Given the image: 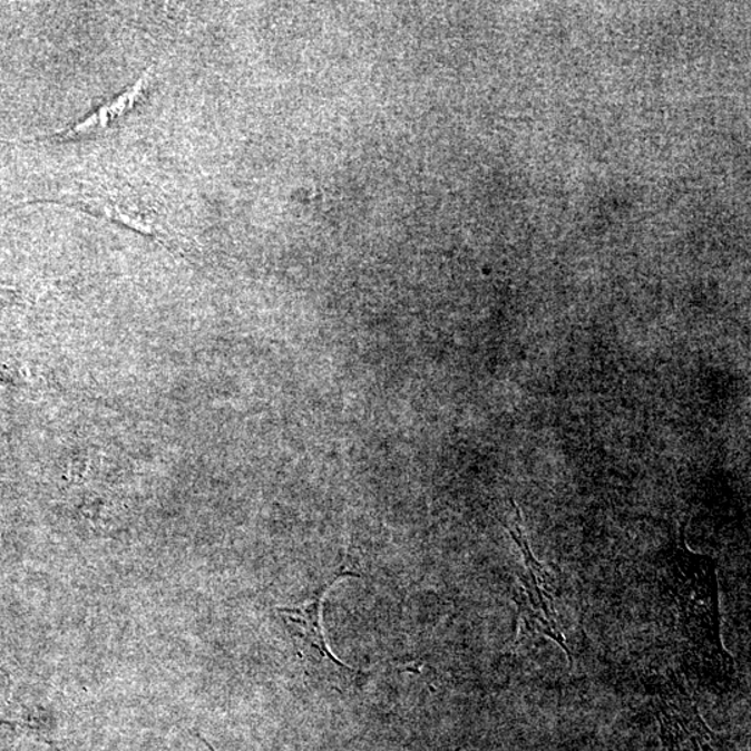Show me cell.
I'll return each mask as SVG.
<instances>
[{
  "instance_id": "4",
  "label": "cell",
  "mask_w": 751,
  "mask_h": 751,
  "mask_svg": "<svg viewBox=\"0 0 751 751\" xmlns=\"http://www.w3.org/2000/svg\"><path fill=\"white\" fill-rule=\"evenodd\" d=\"M60 204L80 207V209L92 213V215L104 216L109 221L125 224V226L136 230L138 233L164 241L166 245L170 241L169 235L153 221V217L142 209H136L134 205H123L119 201L111 202L108 198L84 195L75 196V199L60 202Z\"/></svg>"
},
{
  "instance_id": "3",
  "label": "cell",
  "mask_w": 751,
  "mask_h": 751,
  "mask_svg": "<svg viewBox=\"0 0 751 751\" xmlns=\"http://www.w3.org/2000/svg\"><path fill=\"white\" fill-rule=\"evenodd\" d=\"M352 575H354L352 572H343V574L335 576L326 587H323L321 596H319L315 602L306 603L301 605V607L295 608H279V613L282 614L285 622H287L291 635L295 637L296 642L301 643L300 646L302 648H305L308 659L315 660L318 663L319 661L328 660L329 663H332L340 670L350 672V674H354V671L349 669L344 663H341L340 660L335 659L334 654L330 652L326 641H324L322 630V603L323 594L326 593L330 586H333L335 581L340 579L341 576Z\"/></svg>"
},
{
  "instance_id": "1",
  "label": "cell",
  "mask_w": 751,
  "mask_h": 751,
  "mask_svg": "<svg viewBox=\"0 0 751 751\" xmlns=\"http://www.w3.org/2000/svg\"><path fill=\"white\" fill-rule=\"evenodd\" d=\"M514 508L515 518L511 525H504L523 553L526 568L525 575L519 577V586L515 593V603L519 611L520 635L530 633V635L550 637L568 654L569 664H572L570 650L566 646L563 632L559 631L556 608H554V598L557 593L556 582L546 566L537 562L531 554L523 528V515L515 503Z\"/></svg>"
},
{
  "instance_id": "5",
  "label": "cell",
  "mask_w": 751,
  "mask_h": 751,
  "mask_svg": "<svg viewBox=\"0 0 751 751\" xmlns=\"http://www.w3.org/2000/svg\"><path fill=\"white\" fill-rule=\"evenodd\" d=\"M148 77L149 71L142 78V80L136 82V86L127 89V91L123 92L119 98L114 100V103L105 105L104 108H100L97 111V114L89 116L88 119L81 121L80 125L71 127L70 130L65 133H58L56 136L60 138V142L94 136V134L97 136L99 131L108 128L111 121L119 119V117L125 116L130 111L134 104L137 103L139 95H142L145 84L148 82Z\"/></svg>"
},
{
  "instance_id": "2",
  "label": "cell",
  "mask_w": 751,
  "mask_h": 751,
  "mask_svg": "<svg viewBox=\"0 0 751 751\" xmlns=\"http://www.w3.org/2000/svg\"><path fill=\"white\" fill-rule=\"evenodd\" d=\"M657 719L666 751H715L713 732L687 694H661Z\"/></svg>"
}]
</instances>
